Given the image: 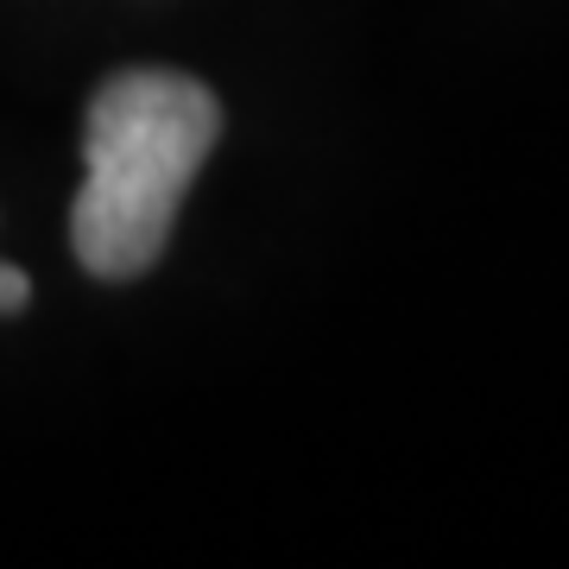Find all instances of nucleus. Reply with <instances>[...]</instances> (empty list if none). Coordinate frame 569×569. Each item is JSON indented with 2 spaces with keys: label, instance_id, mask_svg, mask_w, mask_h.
<instances>
[{
  "label": "nucleus",
  "instance_id": "f03ea898",
  "mask_svg": "<svg viewBox=\"0 0 569 569\" xmlns=\"http://www.w3.org/2000/svg\"><path fill=\"white\" fill-rule=\"evenodd\" d=\"M26 298H32V284H26L20 266H0V317H13V310H26Z\"/></svg>",
  "mask_w": 569,
  "mask_h": 569
},
{
  "label": "nucleus",
  "instance_id": "f257e3e1",
  "mask_svg": "<svg viewBox=\"0 0 569 569\" xmlns=\"http://www.w3.org/2000/svg\"><path fill=\"white\" fill-rule=\"evenodd\" d=\"M216 133L222 108L183 70H121L96 89L82 127L89 178L70 209L77 260L96 279H140L146 266H159Z\"/></svg>",
  "mask_w": 569,
  "mask_h": 569
}]
</instances>
